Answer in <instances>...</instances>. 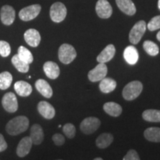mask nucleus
Returning <instances> with one entry per match:
<instances>
[{
    "label": "nucleus",
    "mask_w": 160,
    "mask_h": 160,
    "mask_svg": "<svg viewBox=\"0 0 160 160\" xmlns=\"http://www.w3.org/2000/svg\"><path fill=\"white\" fill-rule=\"evenodd\" d=\"M140 158L135 150H130L127 154L123 157V160H139Z\"/></svg>",
    "instance_id": "nucleus-34"
},
{
    "label": "nucleus",
    "mask_w": 160,
    "mask_h": 160,
    "mask_svg": "<svg viewBox=\"0 0 160 160\" xmlns=\"http://www.w3.org/2000/svg\"><path fill=\"white\" fill-rule=\"evenodd\" d=\"M43 70L45 75L51 79H57L60 74L59 65L56 62L51 61H48L44 64Z\"/></svg>",
    "instance_id": "nucleus-15"
},
{
    "label": "nucleus",
    "mask_w": 160,
    "mask_h": 160,
    "mask_svg": "<svg viewBox=\"0 0 160 160\" xmlns=\"http://www.w3.org/2000/svg\"><path fill=\"white\" fill-rule=\"evenodd\" d=\"M96 12L102 19H108L113 13V8L107 0H99L96 5Z\"/></svg>",
    "instance_id": "nucleus-11"
},
{
    "label": "nucleus",
    "mask_w": 160,
    "mask_h": 160,
    "mask_svg": "<svg viewBox=\"0 0 160 160\" xmlns=\"http://www.w3.org/2000/svg\"><path fill=\"white\" fill-rule=\"evenodd\" d=\"M143 48L146 53L151 57H155L158 55L159 52V48L157 44L150 40H146L144 42Z\"/></svg>",
    "instance_id": "nucleus-29"
},
{
    "label": "nucleus",
    "mask_w": 160,
    "mask_h": 160,
    "mask_svg": "<svg viewBox=\"0 0 160 160\" xmlns=\"http://www.w3.org/2000/svg\"><path fill=\"white\" fill-rule=\"evenodd\" d=\"M2 105L4 109L9 113H14L18 110V101L17 97L12 92H8L3 96L2 99Z\"/></svg>",
    "instance_id": "nucleus-8"
},
{
    "label": "nucleus",
    "mask_w": 160,
    "mask_h": 160,
    "mask_svg": "<svg viewBox=\"0 0 160 160\" xmlns=\"http://www.w3.org/2000/svg\"><path fill=\"white\" fill-rule=\"evenodd\" d=\"M32 145V140L30 137H25L21 139L18 144L17 148V154L19 157H24L27 156L31 151Z\"/></svg>",
    "instance_id": "nucleus-14"
},
{
    "label": "nucleus",
    "mask_w": 160,
    "mask_h": 160,
    "mask_svg": "<svg viewBox=\"0 0 160 160\" xmlns=\"http://www.w3.org/2000/svg\"><path fill=\"white\" fill-rule=\"evenodd\" d=\"M52 139H53L55 145L57 146L63 145L65 142V137H63V135L60 134V133H55V134L53 136V137H52Z\"/></svg>",
    "instance_id": "nucleus-35"
},
{
    "label": "nucleus",
    "mask_w": 160,
    "mask_h": 160,
    "mask_svg": "<svg viewBox=\"0 0 160 160\" xmlns=\"http://www.w3.org/2000/svg\"><path fill=\"white\" fill-rule=\"evenodd\" d=\"M8 148V144L6 142L3 135L0 133V152L5 151Z\"/></svg>",
    "instance_id": "nucleus-36"
},
{
    "label": "nucleus",
    "mask_w": 160,
    "mask_h": 160,
    "mask_svg": "<svg viewBox=\"0 0 160 160\" xmlns=\"http://www.w3.org/2000/svg\"><path fill=\"white\" fill-rule=\"evenodd\" d=\"M143 90L142 83L139 81H133L128 84L123 88L122 96L124 99L131 101L139 97Z\"/></svg>",
    "instance_id": "nucleus-2"
},
{
    "label": "nucleus",
    "mask_w": 160,
    "mask_h": 160,
    "mask_svg": "<svg viewBox=\"0 0 160 160\" xmlns=\"http://www.w3.org/2000/svg\"><path fill=\"white\" fill-rule=\"evenodd\" d=\"M16 17L15 10L12 6L4 5L0 10V19L5 25H11Z\"/></svg>",
    "instance_id": "nucleus-10"
},
{
    "label": "nucleus",
    "mask_w": 160,
    "mask_h": 160,
    "mask_svg": "<svg viewBox=\"0 0 160 160\" xmlns=\"http://www.w3.org/2000/svg\"><path fill=\"white\" fill-rule=\"evenodd\" d=\"M67 16V8L63 3L57 2L53 3L50 9V17L53 22L59 23L65 19Z\"/></svg>",
    "instance_id": "nucleus-5"
},
{
    "label": "nucleus",
    "mask_w": 160,
    "mask_h": 160,
    "mask_svg": "<svg viewBox=\"0 0 160 160\" xmlns=\"http://www.w3.org/2000/svg\"><path fill=\"white\" fill-rule=\"evenodd\" d=\"M11 51V45L8 42L0 40V55L2 57H8Z\"/></svg>",
    "instance_id": "nucleus-32"
},
{
    "label": "nucleus",
    "mask_w": 160,
    "mask_h": 160,
    "mask_svg": "<svg viewBox=\"0 0 160 160\" xmlns=\"http://www.w3.org/2000/svg\"><path fill=\"white\" fill-rule=\"evenodd\" d=\"M158 8H159V9L160 10V0L158 1Z\"/></svg>",
    "instance_id": "nucleus-38"
},
{
    "label": "nucleus",
    "mask_w": 160,
    "mask_h": 160,
    "mask_svg": "<svg viewBox=\"0 0 160 160\" xmlns=\"http://www.w3.org/2000/svg\"><path fill=\"white\" fill-rule=\"evenodd\" d=\"M116 2L120 11L125 14L133 16L137 12L136 6L132 0H116Z\"/></svg>",
    "instance_id": "nucleus-17"
},
{
    "label": "nucleus",
    "mask_w": 160,
    "mask_h": 160,
    "mask_svg": "<svg viewBox=\"0 0 160 160\" xmlns=\"http://www.w3.org/2000/svg\"><path fill=\"white\" fill-rule=\"evenodd\" d=\"M24 38L28 45L33 48L37 47L41 41V36L39 31L33 28L27 30L24 33Z\"/></svg>",
    "instance_id": "nucleus-13"
},
{
    "label": "nucleus",
    "mask_w": 160,
    "mask_h": 160,
    "mask_svg": "<svg viewBox=\"0 0 160 160\" xmlns=\"http://www.w3.org/2000/svg\"><path fill=\"white\" fill-rule=\"evenodd\" d=\"M37 109L40 114L45 119H51L55 117L56 111L54 108L48 102H39L37 105Z\"/></svg>",
    "instance_id": "nucleus-12"
},
{
    "label": "nucleus",
    "mask_w": 160,
    "mask_h": 160,
    "mask_svg": "<svg viewBox=\"0 0 160 160\" xmlns=\"http://www.w3.org/2000/svg\"><path fill=\"white\" fill-rule=\"evenodd\" d=\"M147 25L143 20H140L133 25L129 33V41L133 45H137L140 42L142 37L145 34Z\"/></svg>",
    "instance_id": "nucleus-4"
},
{
    "label": "nucleus",
    "mask_w": 160,
    "mask_h": 160,
    "mask_svg": "<svg viewBox=\"0 0 160 160\" xmlns=\"http://www.w3.org/2000/svg\"><path fill=\"white\" fill-rule=\"evenodd\" d=\"M148 29L150 31H154L160 28V15L154 17L150 20L147 25Z\"/></svg>",
    "instance_id": "nucleus-33"
},
{
    "label": "nucleus",
    "mask_w": 160,
    "mask_h": 160,
    "mask_svg": "<svg viewBox=\"0 0 160 160\" xmlns=\"http://www.w3.org/2000/svg\"><path fill=\"white\" fill-rule=\"evenodd\" d=\"M157 39L159 40V41L160 42V31H159V32H158V33H157Z\"/></svg>",
    "instance_id": "nucleus-37"
},
{
    "label": "nucleus",
    "mask_w": 160,
    "mask_h": 160,
    "mask_svg": "<svg viewBox=\"0 0 160 160\" xmlns=\"http://www.w3.org/2000/svg\"><path fill=\"white\" fill-rule=\"evenodd\" d=\"M113 141V135L108 133H102L96 139V145L99 148L104 149L108 148Z\"/></svg>",
    "instance_id": "nucleus-24"
},
{
    "label": "nucleus",
    "mask_w": 160,
    "mask_h": 160,
    "mask_svg": "<svg viewBox=\"0 0 160 160\" xmlns=\"http://www.w3.org/2000/svg\"><path fill=\"white\" fill-rule=\"evenodd\" d=\"M11 62L15 68L20 73H27L29 71V64L24 62L19 57L18 54H16L12 57Z\"/></svg>",
    "instance_id": "nucleus-27"
},
{
    "label": "nucleus",
    "mask_w": 160,
    "mask_h": 160,
    "mask_svg": "<svg viewBox=\"0 0 160 160\" xmlns=\"http://www.w3.org/2000/svg\"><path fill=\"white\" fill-rule=\"evenodd\" d=\"M101 122L97 117H88L80 124V130L85 134H91L99 128Z\"/></svg>",
    "instance_id": "nucleus-7"
},
{
    "label": "nucleus",
    "mask_w": 160,
    "mask_h": 160,
    "mask_svg": "<svg viewBox=\"0 0 160 160\" xmlns=\"http://www.w3.org/2000/svg\"><path fill=\"white\" fill-rule=\"evenodd\" d=\"M63 132L66 137L69 139H73L76 135V128L71 123H67L63 126Z\"/></svg>",
    "instance_id": "nucleus-31"
},
{
    "label": "nucleus",
    "mask_w": 160,
    "mask_h": 160,
    "mask_svg": "<svg viewBox=\"0 0 160 160\" xmlns=\"http://www.w3.org/2000/svg\"><path fill=\"white\" fill-rule=\"evenodd\" d=\"M13 82V76L8 71H4L0 73V89L9 88Z\"/></svg>",
    "instance_id": "nucleus-28"
},
{
    "label": "nucleus",
    "mask_w": 160,
    "mask_h": 160,
    "mask_svg": "<svg viewBox=\"0 0 160 160\" xmlns=\"http://www.w3.org/2000/svg\"><path fill=\"white\" fill-rule=\"evenodd\" d=\"M42 7L39 4H35L24 8L19 11V17L24 22H28L34 19L39 14Z\"/></svg>",
    "instance_id": "nucleus-6"
},
{
    "label": "nucleus",
    "mask_w": 160,
    "mask_h": 160,
    "mask_svg": "<svg viewBox=\"0 0 160 160\" xmlns=\"http://www.w3.org/2000/svg\"><path fill=\"white\" fill-rule=\"evenodd\" d=\"M116 53V48L114 45L110 44V45H107L103 51L98 55L97 58V60L98 62L99 63H105L108 62L109 61L113 59Z\"/></svg>",
    "instance_id": "nucleus-16"
},
{
    "label": "nucleus",
    "mask_w": 160,
    "mask_h": 160,
    "mask_svg": "<svg viewBox=\"0 0 160 160\" xmlns=\"http://www.w3.org/2000/svg\"><path fill=\"white\" fill-rule=\"evenodd\" d=\"M103 109L108 114L114 117H119L122 113V108L120 105L113 102H106L103 105Z\"/></svg>",
    "instance_id": "nucleus-22"
},
{
    "label": "nucleus",
    "mask_w": 160,
    "mask_h": 160,
    "mask_svg": "<svg viewBox=\"0 0 160 160\" xmlns=\"http://www.w3.org/2000/svg\"><path fill=\"white\" fill-rule=\"evenodd\" d=\"M14 90L17 93L20 97H27L31 94V85L25 81H18L14 84Z\"/></svg>",
    "instance_id": "nucleus-21"
},
{
    "label": "nucleus",
    "mask_w": 160,
    "mask_h": 160,
    "mask_svg": "<svg viewBox=\"0 0 160 160\" xmlns=\"http://www.w3.org/2000/svg\"><path fill=\"white\" fill-rule=\"evenodd\" d=\"M94 160H102V158H95Z\"/></svg>",
    "instance_id": "nucleus-39"
},
{
    "label": "nucleus",
    "mask_w": 160,
    "mask_h": 160,
    "mask_svg": "<svg viewBox=\"0 0 160 160\" xmlns=\"http://www.w3.org/2000/svg\"><path fill=\"white\" fill-rule=\"evenodd\" d=\"M108 73V67L105 63H99L93 69L88 72V79L92 82L100 81L106 77Z\"/></svg>",
    "instance_id": "nucleus-9"
},
{
    "label": "nucleus",
    "mask_w": 160,
    "mask_h": 160,
    "mask_svg": "<svg viewBox=\"0 0 160 160\" xmlns=\"http://www.w3.org/2000/svg\"><path fill=\"white\" fill-rule=\"evenodd\" d=\"M77 51L73 46L69 44H63L59 47L58 51L59 59L65 65L70 64L77 57Z\"/></svg>",
    "instance_id": "nucleus-3"
},
{
    "label": "nucleus",
    "mask_w": 160,
    "mask_h": 160,
    "mask_svg": "<svg viewBox=\"0 0 160 160\" xmlns=\"http://www.w3.org/2000/svg\"><path fill=\"white\" fill-rule=\"evenodd\" d=\"M18 56L22 60H23L25 62L28 63L29 65L33 62V57L32 55L31 52L28 49L26 48L24 46H20L18 48Z\"/></svg>",
    "instance_id": "nucleus-30"
},
{
    "label": "nucleus",
    "mask_w": 160,
    "mask_h": 160,
    "mask_svg": "<svg viewBox=\"0 0 160 160\" xmlns=\"http://www.w3.org/2000/svg\"><path fill=\"white\" fill-rule=\"evenodd\" d=\"M29 127V119L25 116H19L10 120L5 130L9 135L17 136L26 131Z\"/></svg>",
    "instance_id": "nucleus-1"
},
{
    "label": "nucleus",
    "mask_w": 160,
    "mask_h": 160,
    "mask_svg": "<svg viewBox=\"0 0 160 160\" xmlns=\"http://www.w3.org/2000/svg\"><path fill=\"white\" fill-rule=\"evenodd\" d=\"M35 87L44 97L49 99L53 96V90L49 83L45 79H38L35 82Z\"/></svg>",
    "instance_id": "nucleus-19"
},
{
    "label": "nucleus",
    "mask_w": 160,
    "mask_h": 160,
    "mask_svg": "<svg viewBox=\"0 0 160 160\" xmlns=\"http://www.w3.org/2000/svg\"><path fill=\"white\" fill-rule=\"evenodd\" d=\"M145 139L153 142H160V128L151 127L144 132Z\"/></svg>",
    "instance_id": "nucleus-25"
},
{
    "label": "nucleus",
    "mask_w": 160,
    "mask_h": 160,
    "mask_svg": "<svg viewBox=\"0 0 160 160\" xmlns=\"http://www.w3.org/2000/svg\"><path fill=\"white\" fill-rule=\"evenodd\" d=\"M144 120L151 122H160V111L155 109L145 110L142 113Z\"/></svg>",
    "instance_id": "nucleus-26"
},
{
    "label": "nucleus",
    "mask_w": 160,
    "mask_h": 160,
    "mask_svg": "<svg viewBox=\"0 0 160 160\" xmlns=\"http://www.w3.org/2000/svg\"><path fill=\"white\" fill-rule=\"evenodd\" d=\"M117 87V82L111 78H106L100 80L99 89L102 93H108L113 91Z\"/></svg>",
    "instance_id": "nucleus-23"
},
{
    "label": "nucleus",
    "mask_w": 160,
    "mask_h": 160,
    "mask_svg": "<svg viewBox=\"0 0 160 160\" xmlns=\"http://www.w3.org/2000/svg\"><path fill=\"white\" fill-rule=\"evenodd\" d=\"M124 59L129 65H135L139 60V53L134 46H128L124 51Z\"/></svg>",
    "instance_id": "nucleus-20"
},
{
    "label": "nucleus",
    "mask_w": 160,
    "mask_h": 160,
    "mask_svg": "<svg viewBox=\"0 0 160 160\" xmlns=\"http://www.w3.org/2000/svg\"><path fill=\"white\" fill-rule=\"evenodd\" d=\"M32 142L36 145H39L44 140V132L42 126L39 124H34L31 128V136Z\"/></svg>",
    "instance_id": "nucleus-18"
}]
</instances>
